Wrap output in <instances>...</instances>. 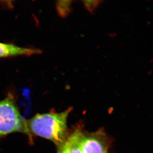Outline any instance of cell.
Segmentation results:
<instances>
[{
  "mask_svg": "<svg viewBox=\"0 0 153 153\" xmlns=\"http://www.w3.org/2000/svg\"><path fill=\"white\" fill-rule=\"evenodd\" d=\"M70 111L37 114L27 122L28 129L30 133L61 146L66 141L67 120Z\"/></svg>",
  "mask_w": 153,
  "mask_h": 153,
  "instance_id": "obj_1",
  "label": "cell"
},
{
  "mask_svg": "<svg viewBox=\"0 0 153 153\" xmlns=\"http://www.w3.org/2000/svg\"><path fill=\"white\" fill-rule=\"evenodd\" d=\"M15 132L31 136L27 122L21 115L14 99L10 96L0 100V138Z\"/></svg>",
  "mask_w": 153,
  "mask_h": 153,
  "instance_id": "obj_2",
  "label": "cell"
},
{
  "mask_svg": "<svg viewBox=\"0 0 153 153\" xmlns=\"http://www.w3.org/2000/svg\"><path fill=\"white\" fill-rule=\"evenodd\" d=\"M75 132L79 147L83 153H106L105 143L99 137L85 136L80 132Z\"/></svg>",
  "mask_w": 153,
  "mask_h": 153,
  "instance_id": "obj_3",
  "label": "cell"
},
{
  "mask_svg": "<svg viewBox=\"0 0 153 153\" xmlns=\"http://www.w3.org/2000/svg\"><path fill=\"white\" fill-rule=\"evenodd\" d=\"M37 49L23 48L12 45L0 43V57L18 55H29L40 53Z\"/></svg>",
  "mask_w": 153,
  "mask_h": 153,
  "instance_id": "obj_4",
  "label": "cell"
},
{
  "mask_svg": "<svg viewBox=\"0 0 153 153\" xmlns=\"http://www.w3.org/2000/svg\"><path fill=\"white\" fill-rule=\"evenodd\" d=\"M61 146L60 152L62 153H83L77 141L76 132L66 140Z\"/></svg>",
  "mask_w": 153,
  "mask_h": 153,
  "instance_id": "obj_5",
  "label": "cell"
},
{
  "mask_svg": "<svg viewBox=\"0 0 153 153\" xmlns=\"http://www.w3.org/2000/svg\"><path fill=\"white\" fill-rule=\"evenodd\" d=\"M72 1H60L57 3L58 13L62 17L67 16L72 11Z\"/></svg>",
  "mask_w": 153,
  "mask_h": 153,
  "instance_id": "obj_6",
  "label": "cell"
},
{
  "mask_svg": "<svg viewBox=\"0 0 153 153\" xmlns=\"http://www.w3.org/2000/svg\"><path fill=\"white\" fill-rule=\"evenodd\" d=\"M103 2V1L101 0H85L82 1L85 10L92 15L94 14L96 10Z\"/></svg>",
  "mask_w": 153,
  "mask_h": 153,
  "instance_id": "obj_7",
  "label": "cell"
},
{
  "mask_svg": "<svg viewBox=\"0 0 153 153\" xmlns=\"http://www.w3.org/2000/svg\"><path fill=\"white\" fill-rule=\"evenodd\" d=\"M59 153H61V152H59Z\"/></svg>",
  "mask_w": 153,
  "mask_h": 153,
  "instance_id": "obj_8",
  "label": "cell"
}]
</instances>
